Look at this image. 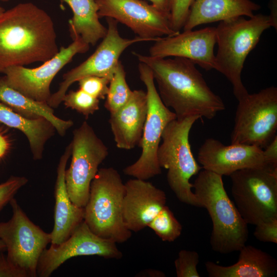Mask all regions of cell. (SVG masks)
<instances>
[{
	"mask_svg": "<svg viewBox=\"0 0 277 277\" xmlns=\"http://www.w3.org/2000/svg\"><path fill=\"white\" fill-rule=\"evenodd\" d=\"M235 264L223 266L213 262L205 263L210 277H272L277 274V261L267 252L251 245L240 250Z\"/></svg>",
	"mask_w": 277,
	"mask_h": 277,
	"instance_id": "44dd1931",
	"label": "cell"
},
{
	"mask_svg": "<svg viewBox=\"0 0 277 277\" xmlns=\"http://www.w3.org/2000/svg\"><path fill=\"white\" fill-rule=\"evenodd\" d=\"M123 215L129 230H143L166 205L164 191L146 180L130 179L125 184Z\"/></svg>",
	"mask_w": 277,
	"mask_h": 277,
	"instance_id": "ac0fdd59",
	"label": "cell"
},
{
	"mask_svg": "<svg viewBox=\"0 0 277 277\" xmlns=\"http://www.w3.org/2000/svg\"><path fill=\"white\" fill-rule=\"evenodd\" d=\"M260 8L251 0H195L183 29L192 30L200 25L240 16L251 17Z\"/></svg>",
	"mask_w": 277,
	"mask_h": 277,
	"instance_id": "7402d4cb",
	"label": "cell"
},
{
	"mask_svg": "<svg viewBox=\"0 0 277 277\" xmlns=\"http://www.w3.org/2000/svg\"><path fill=\"white\" fill-rule=\"evenodd\" d=\"M198 173L193 184L194 193L212 221V250L222 254L239 251L248 240V224L229 197L222 176L205 169Z\"/></svg>",
	"mask_w": 277,
	"mask_h": 277,
	"instance_id": "3957f363",
	"label": "cell"
},
{
	"mask_svg": "<svg viewBox=\"0 0 277 277\" xmlns=\"http://www.w3.org/2000/svg\"><path fill=\"white\" fill-rule=\"evenodd\" d=\"M195 0H172L170 20L173 30L180 32L187 19Z\"/></svg>",
	"mask_w": 277,
	"mask_h": 277,
	"instance_id": "4dcf8cb0",
	"label": "cell"
},
{
	"mask_svg": "<svg viewBox=\"0 0 277 277\" xmlns=\"http://www.w3.org/2000/svg\"><path fill=\"white\" fill-rule=\"evenodd\" d=\"M254 236L263 242L277 243V218L255 225Z\"/></svg>",
	"mask_w": 277,
	"mask_h": 277,
	"instance_id": "d6a6232c",
	"label": "cell"
},
{
	"mask_svg": "<svg viewBox=\"0 0 277 277\" xmlns=\"http://www.w3.org/2000/svg\"><path fill=\"white\" fill-rule=\"evenodd\" d=\"M0 277H28L27 273L0 251Z\"/></svg>",
	"mask_w": 277,
	"mask_h": 277,
	"instance_id": "836d02e7",
	"label": "cell"
},
{
	"mask_svg": "<svg viewBox=\"0 0 277 277\" xmlns=\"http://www.w3.org/2000/svg\"><path fill=\"white\" fill-rule=\"evenodd\" d=\"M200 117L197 116L175 118L164 129L157 153L159 164L167 170V180L170 189L180 201L201 207L191 189V177L202 167L196 161L189 141L190 130Z\"/></svg>",
	"mask_w": 277,
	"mask_h": 277,
	"instance_id": "8992f818",
	"label": "cell"
},
{
	"mask_svg": "<svg viewBox=\"0 0 277 277\" xmlns=\"http://www.w3.org/2000/svg\"><path fill=\"white\" fill-rule=\"evenodd\" d=\"M125 192V184L116 169L100 168L91 182L89 199L84 207V221L90 230L116 243L127 241L132 235L123 219Z\"/></svg>",
	"mask_w": 277,
	"mask_h": 277,
	"instance_id": "5b68a950",
	"label": "cell"
},
{
	"mask_svg": "<svg viewBox=\"0 0 277 277\" xmlns=\"http://www.w3.org/2000/svg\"><path fill=\"white\" fill-rule=\"evenodd\" d=\"M0 102L28 118H46L62 136L73 125L72 120H65L56 116L53 108L47 103L35 101L10 87L4 76L0 77Z\"/></svg>",
	"mask_w": 277,
	"mask_h": 277,
	"instance_id": "cb8c5ba5",
	"label": "cell"
},
{
	"mask_svg": "<svg viewBox=\"0 0 277 277\" xmlns=\"http://www.w3.org/2000/svg\"><path fill=\"white\" fill-rule=\"evenodd\" d=\"M73 12L69 20V30L73 38L78 36L87 44L95 45L106 35L107 28L99 20L98 8L95 0H61Z\"/></svg>",
	"mask_w": 277,
	"mask_h": 277,
	"instance_id": "d4e9b609",
	"label": "cell"
},
{
	"mask_svg": "<svg viewBox=\"0 0 277 277\" xmlns=\"http://www.w3.org/2000/svg\"><path fill=\"white\" fill-rule=\"evenodd\" d=\"M199 255L193 250H181L174 261L177 277H200L197 270Z\"/></svg>",
	"mask_w": 277,
	"mask_h": 277,
	"instance_id": "f1b7e54d",
	"label": "cell"
},
{
	"mask_svg": "<svg viewBox=\"0 0 277 277\" xmlns=\"http://www.w3.org/2000/svg\"><path fill=\"white\" fill-rule=\"evenodd\" d=\"M110 80L98 76H87L80 79V89L98 100L105 99Z\"/></svg>",
	"mask_w": 277,
	"mask_h": 277,
	"instance_id": "f546056e",
	"label": "cell"
},
{
	"mask_svg": "<svg viewBox=\"0 0 277 277\" xmlns=\"http://www.w3.org/2000/svg\"><path fill=\"white\" fill-rule=\"evenodd\" d=\"M106 18L108 24L106 35L90 56L63 75V81L58 90L51 94L47 102L51 107H58L70 86L84 77L94 75L111 80L124 51L134 44L146 41L138 36L132 38L122 37L118 30L117 22L111 18Z\"/></svg>",
	"mask_w": 277,
	"mask_h": 277,
	"instance_id": "7c38bea8",
	"label": "cell"
},
{
	"mask_svg": "<svg viewBox=\"0 0 277 277\" xmlns=\"http://www.w3.org/2000/svg\"><path fill=\"white\" fill-rule=\"evenodd\" d=\"M28 181L24 176H11L5 182L0 183V210L10 202Z\"/></svg>",
	"mask_w": 277,
	"mask_h": 277,
	"instance_id": "1f68e13d",
	"label": "cell"
},
{
	"mask_svg": "<svg viewBox=\"0 0 277 277\" xmlns=\"http://www.w3.org/2000/svg\"><path fill=\"white\" fill-rule=\"evenodd\" d=\"M273 27L269 15L254 14L220 22L216 28L217 50L215 69L231 83L238 100L248 93L241 78L244 62L262 33Z\"/></svg>",
	"mask_w": 277,
	"mask_h": 277,
	"instance_id": "277c9868",
	"label": "cell"
},
{
	"mask_svg": "<svg viewBox=\"0 0 277 277\" xmlns=\"http://www.w3.org/2000/svg\"><path fill=\"white\" fill-rule=\"evenodd\" d=\"M10 148V140L5 133L0 128V160L7 154Z\"/></svg>",
	"mask_w": 277,
	"mask_h": 277,
	"instance_id": "8d00e7d4",
	"label": "cell"
},
{
	"mask_svg": "<svg viewBox=\"0 0 277 277\" xmlns=\"http://www.w3.org/2000/svg\"><path fill=\"white\" fill-rule=\"evenodd\" d=\"M151 69L159 95L177 119L197 116L214 118L225 109L222 98L208 86L195 64L189 60L161 58L132 52Z\"/></svg>",
	"mask_w": 277,
	"mask_h": 277,
	"instance_id": "6da1fadb",
	"label": "cell"
},
{
	"mask_svg": "<svg viewBox=\"0 0 277 277\" xmlns=\"http://www.w3.org/2000/svg\"><path fill=\"white\" fill-rule=\"evenodd\" d=\"M140 78L146 88L147 112L141 140L142 153L138 160L125 167L124 174L147 180L162 172L157 157L162 135L166 126L176 118L174 112L162 102L155 85L152 72L145 64L139 62Z\"/></svg>",
	"mask_w": 277,
	"mask_h": 277,
	"instance_id": "ba28073f",
	"label": "cell"
},
{
	"mask_svg": "<svg viewBox=\"0 0 277 277\" xmlns=\"http://www.w3.org/2000/svg\"><path fill=\"white\" fill-rule=\"evenodd\" d=\"M197 160L204 169L221 176L249 168H277L268 164L260 147L242 144L225 145L213 138L206 139L200 147Z\"/></svg>",
	"mask_w": 277,
	"mask_h": 277,
	"instance_id": "e0dca14e",
	"label": "cell"
},
{
	"mask_svg": "<svg viewBox=\"0 0 277 277\" xmlns=\"http://www.w3.org/2000/svg\"><path fill=\"white\" fill-rule=\"evenodd\" d=\"M100 18H111L129 28L146 41L175 35L170 18L142 0H95Z\"/></svg>",
	"mask_w": 277,
	"mask_h": 277,
	"instance_id": "5bb4252c",
	"label": "cell"
},
{
	"mask_svg": "<svg viewBox=\"0 0 277 277\" xmlns=\"http://www.w3.org/2000/svg\"><path fill=\"white\" fill-rule=\"evenodd\" d=\"M83 255L121 259L123 253L115 242L98 236L83 221L66 241L43 251L38 261L37 276L49 277L67 260Z\"/></svg>",
	"mask_w": 277,
	"mask_h": 277,
	"instance_id": "9a60e30c",
	"label": "cell"
},
{
	"mask_svg": "<svg viewBox=\"0 0 277 277\" xmlns=\"http://www.w3.org/2000/svg\"><path fill=\"white\" fill-rule=\"evenodd\" d=\"M229 176L235 205L247 224L277 218V168H245Z\"/></svg>",
	"mask_w": 277,
	"mask_h": 277,
	"instance_id": "52a82bcc",
	"label": "cell"
},
{
	"mask_svg": "<svg viewBox=\"0 0 277 277\" xmlns=\"http://www.w3.org/2000/svg\"><path fill=\"white\" fill-rule=\"evenodd\" d=\"M147 112V97L142 90H133L129 100L110 114L109 122L117 148L130 150L138 146Z\"/></svg>",
	"mask_w": 277,
	"mask_h": 277,
	"instance_id": "d6986e66",
	"label": "cell"
},
{
	"mask_svg": "<svg viewBox=\"0 0 277 277\" xmlns=\"http://www.w3.org/2000/svg\"><path fill=\"white\" fill-rule=\"evenodd\" d=\"M231 144L262 149L276 136L277 88L272 86L238 100Z\"/></svg>",
	"mask_w": 277,
	"mask_h": 277,
	"instance_id": "9c48e42d",
	"label": "cell"
},
{
	"mask_svg": "<svg viewBox=\"0 0 277 277\" xmlns=\"http://www.w3.org/2000/svg\"><path fill=\"white\" fill-rule=\"evenodd\" d=\"M0 124L21 131L27 137L33 158L43 157L47 142L55 134L53 124L44 117L30 118L0 102Z\"/></svg>",
	"mask_w": 277,
	"mask_h": 277,
	"instance_id": "603a6c76",
	"label": "cell"
},
{
	"mask_svg": "<svg viewBox=\"0 0 277 277\" xmlns=\"http://www.w3.org/2000/svg\"><path fill=\"white\" fill-rule=\"evenodd\" d=\"M71 161L65 179L71 202L84 208L88 200L92 181L100 164L108 155V149L92 127L84 121L73 132Z\"/></svg>",
	"mask_w": 277,
	"mask_h": 277,
	"instance_id": "30bf717a",
	"label": "cell"
},
{
	"mask_svg": "<svg viewBox=\"0 0 277 277\" xmlns=\"http://www.w3.org/2000/svg\"><path fill=\"white\" fill-rule=\"evenodd\" d=\"M163 241L172 242L181 234L182 226L169 208L165 205L148 224Z\"/></svg>",
	"mask_w": 277,
	"mask_h": 277,
	"instance_id": "4316f807",
	"label": "cell"
},
{
	"mask_svg": "<svg viewBox=\"0 0 277 277\" xmlns=\"http://www.w3.org/2000/svg\"><path fill=\"white\" fill-rule=\"evenodd\" d=\"M152 5L169 18L172 0H149Z\"/></svg>",
	"mask_w": 277,
	"mask_h": 277,
	"instance_id": "d590c367",
	"label": "cell"
},
{
	"mask_svg": "<svg viewBox=\"0 0 277 277\" xmlns=\"http://www.w3.org/2000/svg\"><path fill=\"white\" fill-rule=\"evenodd\" d=\"M62 102L67 108H70L88 118L100 109V100L79 89L67 92Z\"/></svg>",
	"mask_w": 277,
	"mask_h": 277,
	"instance_id": "83f0119b",
	"label": "cell"
},
{
	"mask_svg": "<svg viewBox=\"0 0 277 277\" xmlns=\"http://www.w3.org/2000/svg\"><path fill=\"white\" fill-rule=\"evenodd\" d=\"M71 154V143L60 159L55 185L54 226L51 244L58 245L66 241L78 225L84 221V209L71 201L66 186L65 174L68 161Z\"/></svg>",
	"mask_w": 277,
	"mask_h": 277,
	"instance_id": "ffe728a7",
	"label": "cell"
},
{
	"mask_svg": "<svg viewBox=\"0 0 277 277\" xmlns=\"http://www.w3.org/2000/svg\"><path fill=\"white\" fill-rule=\"evenodd\" d=\"M263 153L268 164L277 168V135L264 148Z\"/></svg>",
	"mask_w": 277,
	"mask_h": 277,
	"instance_id": "e575fe53",
	"label": "cell"
},
{
	"mask_svg": "<svg viewBox=\"0 0 277 277\" xmlns=\"http://www.w3.org/2000/svg\"><path fill=\"white\" fill-rule=\"evenodd\" d=\"M10 0H0V1L1 2H8Z\"/></svg>",
	"mask_w": 277,
	"mask_h": 277,
	"instance_id": "60d3db41",
	"label": "cell"
},
{
	"mask_svg": "<svg viewBox=\"0 0 277 277\" xmlns=\"http://www.w3.org/2000/svg\"><path fill=\"white\" fill-rule=\"evenodd\" d=\"M132 93L126 82L124 67L120 61L110 81L104 107L110 114L114 113L129 100Z\"/></svg>",
	"mask_w": 277,
	"mask_h": 277,
	"instance_id": "484cf974",
	"label": "cell"
},
{
	"mask_svg": "<svg viewBox=\"0 0 277 277\" xmlns=\"http://www.w3.org/2000/svg\"><path fill=\"white\" fill-rule=\"evenodd\" d=\"M269 8L270 14L269 15L273 27L276 29L277 28V0H269Z\"/></svg>",
	"mask_w": 277,
	"mask_h": 277,
	"instance_id": "74e56055",
	"label": "cell"
},
{
	"mask_svg": "<svg viewBox=\"0 0 277 277\" xmlns=\"http://www.w3.org/2000/svg\"><path fill=\"white\" fill-rule=\"evenodd\" d=\"M5 10L0 5V14L3 13Z\"/></svg>",
	"mask_w": 277,
	"mask_h": 277,
	"instance_id": "ab89813d",
	"label": "cell"
},
{
	"mask_svg": "<svg viewBox=\"0 0 277 277\" xmlns=\"http://www.w3.org/2000/svg\"><path fill=\"white\" fill-rule=\"evenodd\" d=\"M9 203L12 215L7 222H0V239L5 245L8 258L28 277H36L39 257L51 243L50 233L34 224L14 197Z\"/></svg>",
	"mask_w": 277,
	"mask_h": 277,
	"instance_id": "8fae6325",
	"label": "cell"
},
{
	"mask_svg": "<svg viewBox=\"0 0 277 277\" xmlns=\"http://www.w3.org/2000/svg\"><path fill=\"white\" fill-rule=\"evenodd\" d=\"M58 51L52 18L34 4L19 3L0 14V73L44 63Z\"/></svg>",
	"mask_w": 277,
	"mask_h": 277,
	"instance_id": "7a4b0ae2",
	"label": "cell"
},
{
	"mask_svg": "<svg viewBox=\"0 0 277 277\" xmlns=\"http://www.w3.org/2000/svg\"><path fill=\"white\" fill-rule=\"evenodd\" d=\"M216 43L215 27L184 30L174 35L159 38L150 47L149 53L156 57L185 58L206 70H210L215 68Z\"/></svg>",
	"mask_w": 277,
	"mask_h": 277,
	"instance_id": "2e32d148",
	"label": "cell"
},
{
	"mask_svg": "<svg viewBox=\"0 0 277 277\" xmlns=\"http://www.w3.org/2000/svg\"><path fill=\"white\" fill-rule=\"evenodd\" d=\"M6 250L4 242L0 239V251H5Z\"/></svg>",
	"mask_w": 277,
	"mask_h": 277,
	"instance_id": "f35d334b",
	"label": "cell"
},
{
	"mask_svg": "<svg viewBox=\"0 0 277 277\" xmlns=\"http://www.w3.org/2000/svg\"><path fill=\"white\" fill-rule=\"evenodd\" d=\"M68 47H62L51 59L38 67L28 68L13 66L3 73L7 83L26 96L38 102L47 103L51 93L50 84L57 73L78 53H85L89 45L75 36Z\"/></svg>",
	"mask_w": 277,
	"mask_h": 277,
	"instance_id": "4fadbf2b",
	"label": "cell"
}]
</instances>
